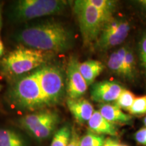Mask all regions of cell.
Returning a JSON list of instances; mask_svg holds the SVG:
<instances>
[{
  "instance_id": "cell-1",
  "label": "cell",
  "mask_w": 146,
  "mask_h": 146,
  "mask_svg": "<svg viewBox=\"0 0 146 146\" xmlns=\"http://www.w3.org/2000/svg\"><path fill=\"white\" fill-rule=\"evenodd\" d=\"M15 39L23 46L50 53L70 50L74 41L72 31L54 21L26 27L15 35Z\"/></svg>"
},
{
  "instance_id": "cell-2",
  "label": "cell",
  "mask_w": 146,
  "mask_h": 146,
  "mask_svg": "<svg viewBox=\"0 0 146 146\" xmlns=\"http://www.w3.org/2000/svg\"><path fill=\"white\" fill-rule=\"evenodd\" d=\"M52 56V53L21 45L0 60V71L8 79L14 80L46 65Z\"/></svg>"
},
{
  "instance_id": "cell-3",
  "label": "cell",
  "mask_w": 146,
  "mask_h": 146,
  "mask_svg": "<svg viewBox=\"0 0 146 146\" xmlns=\"http://www.w3.org/2000/svg\"><path fill=\"white\" fill-rule=\"evenodd\" d=\"M6 97L11 104L21 110H39L47 106L36 70L13 80Z\"/></svg>"
},
{
  "instance_id": "cell-4",
  "label": "cell",
  "mask_w": 146,
  "mask_h": 146,
  "mask_svg": "<svg viewBox=\"0 0 146 146\" xmlns=\"http://www.w3.org/2000/svg\"><path fill=\"white\" fill-rule=\"evenodd\" d=\"M73 10L79 25L83 45L95 44L105 25L113 16L98 10L87 0L74 1Z\"/></svg>"
},
{
  "instance_id": "cell-5",
  "label": "cell",
  "mask_w": 146,
  "mask_h": 146,
  "mask_svg": "<svg viewBox=\"0 0 146 146\" xmlns=\"http://www.w3.org/2000/svg\"><path fill=\"white\" fill-rule=\"evenodd\" d=\"M63 0H20L14 2L11 16L14 21L25 22L34 18L62 13L68 5Z\"/></svg>"
},
{
  "instance_id": "cell-6",
  "label": "cell",
  "mask_w": 146,
  "mask_h": 146,
  "mask_svg": "<svg viewBox=\"0 0 146 146\" xmlns=\"http://www.w3.org/2000/svg\"><path fill=\"white\" fill-rule=\"evenodd\" d=\"M38 79L47 106L56 105L66 93V85L63 72L55 65H45L36 69Z\"/></svg>"
},
{
  "instance_id": "cell-7",
  "label": "cell",
  "mask_w": 146,
  "mask_h": 146,
  "mask_svg": "<svg viewBox=\"0 0 146 146\" xmlns=\"http://www.w3.org/2000/svg\"><path fill=\"white\" fill-rule=\"evenodd\" d=\"M59 122L60 116L58 113L48 110H41L31 113L18 120L20 127L39 141L50 138Z\"/></svg>"
},
{
  "instance_id": "cell-8",
  "label": "cell",
  "mask_w": 146,
  "mask_h": 146,
  "mask_svg": "<svg viewBox=\"0 0 146 146\" xmlns=\"http://www.w3.org/2000/svg\"><path fill=\"white\" fill-rule=\"evenodd\" d=\"M131 30V25L123 18H112L106 24L99 37L95 43L98 50H108L123 43Z\"/></svg>"
},
{
  "instance_id": "cell-9",
  "label": "cell",
  "mask_w": 146,
  "mask_h": 146,
  "mask_svg": "<svg viewBox=\"0 0 146 146\" xmlns=\"http://www.w3.org/2000/svg\"><path fill=\"white\" fill-rule=\"evenodd\" d=\"M79 64L75 56H71L69 58L66 78V94L68 99H80L88 88V85L79 70Z\"/></svg>"
},
{
  "instance_id": "cell-10",
  "label": "cell",
  "mask_w": 146,
  "mask_h": 146,
  "mask_svg": "<svg viewBox=\"0 0 146 146\" xmlns=\"http://www.w3.org/2000/svg\"><path fill=\"white\" fill-rule=\"evenodd\" d=\"M123 90V87L116 81H100L92 85L91 98L96 102L109 104L116 102Z\"/></svg>"
},
{
  "instance_id": "cell-11",
  "label": "cell",
  "mask_w": 146,
  "mask_h": 146,
  "mask_svg": "<svg viewBox=\"0 0 146 146\" xmlns=\"http://www.w3.org/2000/svg\"><path fill=\"white\" fill-rule=\"evenodd\" d=\"M66 104L73 117L80 125L88 123L95 111L93 105L85 99H68Z\"/></svg>"
},
{
  "instance_id": "cell-12",
  "label": "cell",
  "mask_w": 146,
  "mask_h": 146,
  "mask_svg": "<svg viewBox=\"0 0 146 146\" xmlns=\"http://www.w3.org/2000/svg\"><path fill=\"white\" fill-rule=\"evenodd\" d=\"M89 131L98 135H108L110 136H116L118 129L116 126L107 120L100 114L99 110H95L90 120L87 123Z\"/></svg>"
},
{
  "instance_id": "cell-13",
  "label": "cell",
  "mask_w": 146,
  "mask_h": 146,
  "mask_svg": "<svg viewBox=\"0 0 146 146\" xmlns=\"http://www.w3.org/2000/svg\"><path fill=\"white\" fill-rule=\"evenodd\" d=\"M99 112L106 119L114 125H130L132 123L131 115L126 114L123 110L112 104H102Z\"/></svg>"
},
{
  "instance_id": "cell-14",
  "label": "cell",
  "mask_w": 146,
  "mask_h": 146,
  "mask_svg": "<svg viewBox=\"0 0 146 146\" xmlns=\"http://www.w3.org/2000/svg\"><path fill=\"white\" fill-rule=\"evenodd\" d=\"M104 68L105 66L98 60H89L79 64V70L88 86L94 84L96 78Z\"/></svg>"
},
{
  "instance_id": "cell-15",
  "label": "cell",
  "mask_w": 146,
  "mask_h": 146,
  "mask_svg": "<svg viewBox=\"0 0 146 146\" xmlns=\"http://www.w3.org/2000/svg\"><path fill=\"white\" fill-rule=\"evenodd\" d=\"M127 46L120 47L118 50L112 53L108 60V67L113 73L123 77V64L126 53L128 50Z\"/></svg>"
},
{
  "instance_id": "cell-16",
  "label": "cell",
  "mask_w": 146,
  "mask_h": 146,
  "mask_svg": "<svg viewBox=\"0 0 146 146\" xmlns=\"http://www.w3.org/2000/svg\"><path fill=\"white\" fill-rule=\"evenodd\" d=\"M0 146H28L19 133L8 129H0Z\"/></svg>"
},
{
  "instance_id": "cell-17",
  "label": "cell",
  "mask_w": 146,
  "mask_h": 146,
  "mask_svg": "<svg viewBox=\"0 0 146 146\" xmlns=\"http://www.w3.org/2000/svg\"><path fill=\"white\" fill-rule=\"evenodd\" d=\"M72 128L66 125L56 131L53 137L50 146H68L72 137Z\"/></svg>"
},
{
  "instance_id": "cell-18",
  "label": "cell",
  "mask_w": 146,
  "mask_h": 146,
  "mask_svg": "<svg viewBox=\"0 0 146 146\" xmlns=\"http://www.w3.org/2000/svg\"><path fill=\"white\" fill-rule=\"evenodd\" d=\"M135 76V59L132 50L128 47L123 64V78L133 81Z\"/></svg>"
},
{
  "instance_id": "cell-19",
  "label": "cell",
  "mask_w": 146,
  "mask_h": 146,
  "mask_svg": "<svg viewBox=\"0 0 146 146\" xmlns=\"http://www.w3.org/2000/svg\"><path fill=\"white\" fill-rule=\"evenodd\" d=\"M106 138L104 135H98L89 131L80 138L79 146H103Z\"/></svg>"
},
{
  "instance_id": "cell-20",
  "label": "cell",
  "mask_w": 146,
  "mask_h": 146,
  "mask_svg": "<svg viewBox=\"0 0 146 146\" xmlns=\"http://www.w3.org/2000/svg\"><path fill=\"white\" fill-rule=\"evenodd\" d=\"M135 100V96L134 94L128 89H124L117 100L115 102L114 105L121 110L129 112Z\"/></svg>"
},
{
  "instance_id": "cell-21",
  "label": "cell",
  "mask_w": 146,
  "mask_h": 146,
  "mask_svg": "<svg viewBox=\"0 0 146 146\" xmlns=\"http://www.w3.org/2000/svg\"><path fill=\"white\" fill-rule=\"evenodd\" d=\"M95 8L104 13L112 16L116 10L117 1L112 0H87Z\"/></svg>"
},
{
  "instance_id": "cell-22",
  "label": "cell",
  "mask_w": 146,
  "mask_h": 146,
  "mask_svg": "<svg viewBox=\"0 0 146 146\" xmlns=\"http://www.w3.org/2000/svg\"><path fill=\"white\" fill-rule=\"evenodd\" d=\"M129 112L134 116H142L146 114V95L135 98Z\"/></svg>"
},
{
  "instance_id": "cell-23",
  "label": "cell",
  "mask_w": 146,
  "mask_h": 146,
  "mask_svg": "<svg viewBox=\"0 0 146 146\" xmlns=\"http://www.w3.org/2000/svg\"><path fill=\"white\" fill-rule=\"evenodd\" d=\"M139 57L146 79V32L142 35L138 46Z\"/></svg>"
},
{
  "instance_id": "cell-24",
  "label": "cell",
  "mask_w": 146,
  "mask_h": 146,
  "mask_svg": "<svg viewBox=\"0 0 146 146\" xmlns=\"http://www.w3.org/2000/svg\"><path fill=\"white\" fill-rule=\"evenodd\" d=\"M135 139L139 145L146 146V127H143L137 131Z\"/></svg>"
},
{
  "instance_id": "cell-25",
  "label": "cell",
  "mask_w": 146,
  "mask_h": 146,
  "mask_svg": "<svg viewBox=\"0 0 146 146\" xmlns=\"http://www.w3.org/2000/svg\"><path fill=\"white\" fill-rule=\"evenodd\" d=\"M80 143V137L78 136L77 132L74 128H72V137L70 143L68 146H79Z\"/></svg>"
},
{
  "instance_id": "cell-26",
  "label": "cell",
  "mask_w": 146,
  "mask_h": 146,
  "mask_svg": "<svg viewBox=\"0 0 146 146\" xmlns=\"http://www.w3.org/2000/svg\"><path fill=\"white\" fill-rule=\"evenodd\" d=\"M115 140L112 139V138H107L106 139V141L104 143V145L103 146H112L113 144H114Z\"/></svg>"
},
{
  "instance_id": "cell-27",
  "label": "cell",
  "mask_w": 146,
  "mask_h": 146,
  "mask_svg": "<svg viewBox=\"0 0 146 146\" xmlns=\"http://www.w3.org/2000/svg\"><path fill=\"white\" fill-rule=\"evenodd\" d=\"M3 53H4V46H3L1 40L0 39V57L3 56Z\"/></svg>"
},
{
  "instance_id": "cell-28",
  "label": "cell",
  "mask_w": 146,
  "mask_h": 146,
  "mask_svg": "<svg viewBox=\"0 0 146 146\" xmlns=\"http://www.w3.org/2000/svg\"><path fill=\"white\" fill-rule=\"evenodd\" d=\"M112 146H128L127 145H125V144H123V143H120L117 142L116 141H114V144H113Z\"/></svg>"
},
{
  "instance_id": "cell-29",
  "label": "cell",
  "mask_w": 146,
  "mask_h": 146,
  "mask_svg": "<svg viewBox=\"0 0 146 146\" xmlns=\"http://www.w3.org/2000/svg\"><path fill=\"white\" fill-rule=\"evenodd\" d=\"M139 3L144 8L146 9V0H141L139 1Z\"/></svg>"
},
{
  "instance_id": "cell-30",
  "label": "cell",
  "mask_w": 146,
  "mask_h": 146,
  "mask_svg": "<svg viewBox=\"0 0 146 146\" xmlns=\"http://www.w3.org/2000/svg\"><path fill=\"white\" fill-rule=\"evenodd\" d=\"M1 25H2V21H1V5L0 4V31H1Z\"/></svg>"
},
{
  "instance_id": "cell-31",
  "label": "cell",
  "mask_w": 146,
  "mask_h": 146,
  "mask_svg": "<svg viewBox=\"0 0 146 146\" xmlns=\"http://www.w3.org/2000/svg\"><path fill=\"white\" fill-rule=\"evenodd\" d=\"M143 124H144V125H145V127H146V116L143 119Z\"/></svg>"
},
{
  "instance_id": "cell-32",
  "label": "cell",
  "mask_w": 146,
  "mask_h": 146,
  "mask_svg": "<svg viewBox=\"0 0 146 146\" xmlns=\"http://www.w3.org/2000/svg\"><path fill=\"white\" fill-rule=\"evenodd\" d=\"M1 89H2V85H1V84H0V91H1Z\"/></svg>"
}]
</instances>
